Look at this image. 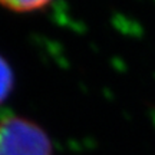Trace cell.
Segmentation results:
<instances>
[{"label":"cell","mask_w":155,"mask_h":155,"mask_svg":"<svg viewBox=\"0 0 155 155\" xmlns=\"http://www.w3.org/2000/svg\"><path fill=\"white\" fill-rule=\"evenodd\" d=\"M0 155H52V144L38 124L9 116L0 119Z\"/></svg>","instance_id":"cell-1"},{"label":"cell","mask_w":155,"mask_h":155,"mask_svg":"<svg viewBox=\"0 0 155 155\" xmlns=\"http://www.w3.org/2000/svg\"><path fill=\"white\" fill-rule=\"evenodd\" d=\"M15 83V75L12 71L9 62L0 55V104H3L13 89Z\"/></svg>","instance_id":"cell-2"},{"label":"cell","mask_w":155,"mask_h":155,"mask_svg":"<svg viewBox=\"0 0 155 155\" xmlns=\"http://www.w3.org/2000/svg\"><path fill=\"white\" fill-rule=\"evenodd\" d=\"M52 0H0V5L13 12L28 13V12L39 10L49 5Z\"/></svg>","instance_id":"cell-3"}]
</instances>
